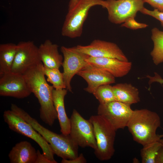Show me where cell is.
Masks as SVG:
<instances>
[{
  "mask_svg": "<svg viewBox=\"0 0 163 163\" xmlns=\"http://www.w3.org/2000/svg\"><path fill=\"white\" fill-rule=\"evenodd\" d=\"M79 0H70L68 5V9L69 10L73 7Z\"/></svg>",
  "mask_w": 163,
  "mask_h": 163,
  "instance_id": "cell-32",
  "label": "cell"
},
{
  "mask_svg": "<svg viewBox=\"0 0 163 163\" xmlns=\"http://www.w3.org/2000/svg\"><path fill=\"white\" fill-rule=\"evenodd\" d=\"M96 142L97 147L94 153L97 158L101 161L110 160L115 152L114 142L116 131L107 120L97 115L90 117Z\"/></svg>",
  "mask_w": 163,
  "mask_h": 163,
  "instance_id": "cell-4",
  "label": "cell"
},
{
  "mask_svg": "<svg viewBox=\"0 0 163 163\" xmlns=\"http://www.w3.org/2000/svg\"><path fill=\"white\" fill-rule=\"evenodd\" d=\"M17 46L13 43L0 45V75L11 72Z\"/></svg>",
  "mask_w": 163,
  "mask_h": 163,
  "instance_id": "cell-20",
  "label": "cell"
},
{
  "mask_svg": "<svg viewBox=\"0 0 163 163\" xmlns=\"http://www.w3.org/2000/svg\"><path fill=\"white\" fill-rule=\"evenodd\" d=\"M70 119L69 135L78 146L90 147L95 149L97 147L93 125L89 120L84 119L75 109Z\"/></svg>",
  "mask_w": 163,
  "mask_h": 163,
  "instance_id": "cell-8",
  "label": "cell"
},
{
  "mask_svg": "<svg viewBox=\"0 0 163 163\" xmlns=\"http://www.w3.org/2000/svg\"><path fill=\"white\" fill-rule=\"evenodd\" d=\"M76 47L80 51L91 57L114 58L128 61L121 49L113 43L94 40L88 45H78Z\"/></svg>",
  "mask_w": 163,
  "mask_h": 163,
  "instance_id": "cell-13",
  "label": "cell"
},
{
  "mask_svg": "<svg viewBox=\"0 0 163 163\" xmlns=\"http://www.w3.org/2000/svg\"><path fill=\"white\" fill-rule=\"evenodd\" d=\"M145 3H147L154 9L163 12V0H143Z\"/></svg>",
  "mask_w": 163,
  "mask_h": 163,
  "instance_id": "cell-27",
  "label": "cell"
},
{
  "mask_svg": "<svg viewBox=\"0 0 163 163\" xmlns=\"http://www.w3.org/2000/svg\"><path fill=\"white\" fill-rule=\"evenodd\" d=\"M133 111L130 105L115 101L99 104L97 113L105 119L117 131L127 127Z\"/></svg>",
  "mask_w": 163,
  "mask_h": 163,
  "instance_id": "cell-9",
  "label": "cell"
},
{
  "mask_svg": "<svg viewBox=\"0 0 163 163\" xmlns=\"http://www.w3.org/2000/svg\"><path fill=\"white\" fill-rule=\"evenodd\" d=\"M135 17H130L126 20L121 25V27H125L132 30L144 28L148 26L145 23L137 22L135 19Z\"/></svg>",
  "mask_w": 163,
  "mask_h": 163,
  "instance_id": "cell-25",
  "label": "cell"
},
{
  "mask_svg": "<svg viewBox=\"0 0 163 163\" xmlns=\"http://www.w3.org/2000/svg\"><path fill=\"white\" fill-rule=\"evenodd\" d=\"M86 61L88 63L106 71L115 78L122 77L127 75L132 66L131 62L114 58L89 56Z\"/></svg>",
  "mask_w": 163,
  "mask_h": 163,
  "instance_id": "cell-15",
  "label": "cell"
},
{
  "mask_svg": "<svg viewBox=\"0 0 163 163\" xmlns=\"http://www.w3.org/2000/svg\"><path fill=\"white\" fill-rule=\"evenodd\" d=\"M161 147L158 141L143 146L140 150L142 162L155 163L156 156Z\"/></svg>",
  "mask_w": 163,
  "mask_h": 163,
  "instance_id": "cell-22",
  "label": "cell"
},
{
  "mask_svg": "<svg viewBox=\"0 0 163 163\" xmlns=\"http://www.w3.org/2000/svg\"><path fill=\"white\" fill-rule=\"evenodd\" d=\"M11 110L16 113L29 123L50 145L54 154L63 158L69 155L74 147L73 141L69 135L61 134L46 128L27 113L15 104H12Z\"/></svg>",
  "mask_w": 163,
  "mask_h": 163,
  "instance_id": "cell-3",
  "label": "cell"
},
{
  "mask_svg": "<svg viewBox=\"0 0 163 163\" xmlns=\"http://www.w3.org/2000/svg\"><path fill=\"white\" fill-rule=\"evenodd\" d=\"M41 63L30 69L23 75L32 93L40 104V117L49 126H52L58 118L54 105L52 93L54 88L47 83Z\"/></svg>",
  "mask_w": 163,
  "mask_h": 163,
  "instance_id": "cell-1",
  "label": "cell"
},
{
  "mask_svg": "<svg viewBox=\"0 0 163 163\" xmlns=\"http://www.w3.org/2000/svg\"><path fill=\"white\" fill-rule=\"evenodd\" d=\"M58 46L47 39L38 47L40 60L43 66L50 69H59L62 66L63 57L58 51Z\"/></svg>",
  "mask_w": 163,
  "mask_h": 163,
  "instance_id": "cell-16",
  "label": "cell"
},
{
  "mask_svg": "<svg viewBox=\"0 0 163 163\" xmlns=\"http://www.w3.org/2000/svg\"><path fill=\"white\" fill-rule=\"evenodd\" d=\"M104 0H79L66 15L61 30L62 35L71 38L80 37L89 11L96 5L102 7Z\"/></svg>",
  "mask_w": 163,
  "mask_h": 163,
  "instance_id": "cell-5",
  "label": "cell"
},
{
  "mask_svg": "<svg viewBox=\"0 0 163 163\" xmlns=\"http://www.w3.org/2000/svg\"><path fill=\"white\" fill-rule=\"evenodd\" d=\"M158 141L160 143L162 148H163V139H160Z\"/></svg>",
  "mask_w": 163,
  "mask_h": 163,
  "instance_id": "cell-33",
  "label": "cell"
},
{
  "mask_svg": "<svg viewBox=\"0 0 163 163\" xmlns=\"http://www.w3.org/2000/svg\"><path fill=\"white\" fill-rule=\"evenodd\" d=\"M17 52L11 72L23 74L42 63L37 47L32 41H21L17 44Z\"/></svg>",
  "mask_w": 163,
  "mask_h": 163,
  "instance_id": "cell-10",
  "label": "cell"
},
{
  "mask_svg": "<svg viewBox=\"0 0 163 163\" xmlns=\"http://www.w3.org/2000/svg\"><path fill=\"white\" fill-rule=\"evenodd\" d=\"M93 94L98 101L100 104H104L117 101L114 94L113 86L110 84L100 86Z\"/></svg>",
  "mask_w": 163,
  "mask_h": 163,
  "instance_id": "cell-24",
  "label": "cell"
},
{
  "mask_svg": "<svg viewBox=\"0 0 163 163\" xmlns=\"http://www.w3.org/2000/svg\"><path fill=\"white\" fill-rule=\"evenodd\" d=\"M77 75L82 77L87 83V87L84 90L93 94L100 86L115 82V77L110 73L88 63Z\"/></svg>",
  "mask_w": 163,
  "mask_h": 163,
  "instance_id": "cell-14",
  "label": "cell"
},
{
  "mask_svg": "<svg viewBox=\"0 0 163 163\" xmlns=\"http://www.w3.org/2000/svg\"><path fill=\"white\" fill-rule=\"evenodd\" d=\"M144 3L143 0H104L102 7L107 10L111 22L120 24L129 18L135 17L144 7Z\"/></svg>",
  "mask_w": 163,
  "mask_h": 163,
  "instance_id": "cell-7",
  "label": "cell"
},
{
  "mask_svg": "<svg viewBox=\"0 0 163 163\" xmlns=\"http://www.w3.org/2000/svg\"><path fill=\"white\" fill-rule=\"evenodd\" d=\"M140 12L143 14L152 16L158 20L163 28V12L155 9L153 10H149L144 7Z\"/></svg>",
  "mask_w": 163,
  "mask_h": 163,
  "instance_id": "cell-26",
  "label": "cell"
},
{
  "mask_svg": "<svg viewBox=\"0 0 163 163\" xmlns=\"http://www.w3.org/2000/svg\"><path fill=\"white\" fill-rule=\"evenodd\" d=\"M61 51L63 57L62 66L64 82L66 89L72 92L71 80L87 64L86 60L89 56L80 51L76 46L68 47L62 46L61 47Z\"/></svg>",
  "mask_w": 163,
  "mask_h": 163,
  "instance_id": "cell-11",
  "label": "cell"
},
{
  "mask_svg": "<svg viewBox=\"0 0 163 163\" xmlns=\"http://www.w3.org/2000/svg\"><path fill=\"white\" fill-rule=\"evenodd\" d=\"M87 160L82 153L80 154L76 158L72 159H62V163H86Z\"/></svg>",
  "mask_w": 163,
  "mask_h": 163,
  "instance_id": "cell-28",
  "label": "cell"
},
{
  "mask_svg": "<svg viewBox=\"0 0 163 163\" xmlns=\"http://www.w3.org/2000/svg\"><path fill=\"white\" fill-rule=\"evenodd\" d=\"M43 70L47 77V81L51 83L54 89H66L63 73L61 72L59 69L48 68L43 65Z\"/></svg>",
  "mask_w": 163,
  "mask_h": 163,
  "instance_id": "cell-23",
  "label": "cell"
},
{
  "mask_svg": "<svg viewBox=\"0 0 163 163\" xmlns=\"http://www.w3.org/2000/svg\"><path fill=\"white\" fill-rule=\"evenodd\" d=\"M35 163H52V162L38 150L37 151V157Z\"/></svg>",
  "mask_w": 163,
  "mask_h": 163,
  "instance_id": "cell-30",
  "label": "cell"
},
{
  "mask_svg": "<svg viewBox=\"0 0 163 163\" xmlns=\"http://www.w3.org/2000/svg\"><path fill=\"white\" fill-rule=\"evenodd\" d=\"M0 76L1 96L23 99L32 93L23 74L10 72Z\"/></svg>",
  "mask_w": 163,
  "mask_h": 163,
  "instance_id": "cell-12",
  "label": "cell"
},
{
  "mask_svg": "<svg viewBox=\"0 0 163 163\" xmlns=\"http://www.w3.org/2000/svg\"><path fill=\"white\" fill-rule=\"evenodd\" d=\"M160 124V118L156 113L142 109L133 110L127 127L134 140L143 146L161 139L156 134Z\"/></svg>",
  "mask_w": 163,
  "mask_h": 163,
  "instance_id": "cell-2",
  "label": "cell"
},
{
  "mask_svg": "<svg viewBox=\"0 0 163 163\" xmlns=\"http://www.w3.org/2000/svg\"><path fill=\"white\" fill-rule=\"evenodd\" d=\"M154 75L152 76L149 75H146V77L149 79V84L150 86V85L152 83L157 82L162 85L163 84V78L157 73L155 72Z\"/></svg>",
  "mask_w": 163,
  "mask_h": 163,
  "instance_id": "cell-29",
  "label": "cell"
},
{
  "mask_svg": "<svg viewBox=\"0 0 163 163\" xmlns=\"http://www.w3.org/2000/svg\"><path fill=\"white\" fill-rule=\"evenodd\" d=\"M67 91L66 88H54L52 93L54 105L57 113L60 131L65 135L69 134L70 129V119L67 115L64 104L65 97Z\"/></svg>",
  "mask_w": 163,
  "mask_h": 163,
  "instance_id": "cell-18",
  "label": "cell"
},
{
  "mask_svg": "<svg viewBox=\"0 0 163 163\" xmlns=\"http://www.w3.org/2000/svg\"><path fill=\"white\" fill-rule=\"evenodd\" d=\"M117 101L131 105L140 101L138 89L130 84H117L113 86Z\"/></svg>",
  "mask_w": 163,
  "mask_h": 163,
  "instance_id": "cell-19",
  "label": "cell"
},
{
  "mask_svg": "<svg viewBox=\"0 0 163 163\" xmlns=\"http://www.w3.org/2000/svg\"><path fill=\"white\" fill-rule=\"evenodd\" d=\"M160 137L161 138L163 137V134L160 135Z\"/></svg>",
  "mask_w": 163,
  "mask_h": 163,
  "instance_id": "cell-34",
  "label": "cell"
},
{
  "mask_svg": "<svg viewBox=\"0 0 163 163\" xmlns=\"http://www.w3.org/2000/svg\"><path fill=\"white\" fill-rule=\"evenodd\" d=\"M8 156L11 163H35L37 151L29 142L21 141L12 148Z\"/></svg>",
  "mask_w": 163,
  "mask_h": 163,
  "instance_id": "cell-17",
  "label": "cell"
},
{
  "mask_svg": "<svg viewBox=\"0 0 163 163\" xmlns=\"http://www.w3.org/2000/svg\"><path fill=\"white\" fill-rule=\"evenodd\" d=\"M3 118L10 129L34 140L40 147L43 154L46 158L52 163H57L54 158V153L49 144L29 123L11 110L5 111Z\"/></svg>",
  "mask_w": 163,
  "mask_h": 163,
  "instance_id": "cell-6",
  "label": "cell"
},
{
  "mask_svg": "<svg viewBox=\"0 0 163 163\" xmlns=\"http://www.w3.org/2000/svg\"><path fill=\"white\" fill-rule=\"evenodd\" d=\"M151 33L153 48L150 55L154 64L158 65L163 62V31L154 27L151 30Z\"/></svg>",
  "mask_w": 163,
  "mask_h": 163,
  "instance_id": "cell-21",
  "label": "cell"
},
{
  "mask_svg": "<svg viewBox=\"0 0 163 163\" xmlns=\"http://www.w3.org/2000/svg\"><path fill=\"white\" fill-rule=\"evenodd\" d=\"M155 163H163V148L162 147L156 156Z\"/></svg>",
  "mask_w": 163,
  "mask_h": 163,
  "instance_id": "cell-31",
  "label": "cell"
}]
</instances>
